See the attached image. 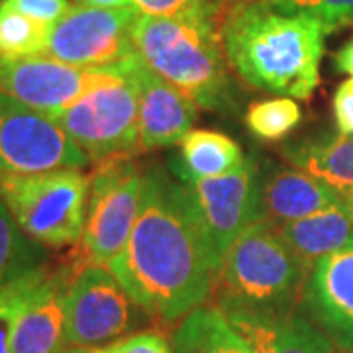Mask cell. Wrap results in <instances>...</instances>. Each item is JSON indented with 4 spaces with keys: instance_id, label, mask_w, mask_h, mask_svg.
<instances>
[{
    "instance_id": "obj_1",
    "label": "cell",
    "mask_w": 353,
    "mask_h": 353,
    "mask_svg": "<svg viewBox=\"0 0 353 353\" xmlns=\"http://www.w3.org/2000/svg\"><path fill=\"white\" fill-rule=\"evenodd\" d=\"M108 269L134 303L161 322L183 320L214 292L220 259L185 185L163 167L143 173L136 224Z\"/></svg>"
},
{
    "instance_id": "obj_2",
    "label": "cell",
    "mask_w": 353,
    "mask_h": 353,
    "mask_svg": "<svg viewBox=\"0 0 353 353\" xmlns=\"http://www.w3.org/2000/svg\"><path fill=\"white\" fill-rule=\"evenodd\" d=\"M326 28L304 14L283 12L255 0L220 28L228 65L248 87L308 101L320 83Z\"/></svg>"
},
{
    "instance_id": "obj_3",
    "label": "cell",
    "mask_w": 353,
    "mask_h": 353,
    "mask_svg": "<svg viewBox=\"0 0 353 353\" xmlns=\"http://www.w3.org/2000/svg\"><path fill=\"white\" fill-rule=\"evenodd\" d=\"M132 43L148 69L185 92L196 106L214 112L236 110L220 30L208 12L169 18L138 14Z\"/></svg>"
},
{
    "instance_id": "obj_4",
    "label": "cell",
    "mask_w": 353,
    "mask_h": 353,
    "mask_svg": "<svg viewBox=\"0 0 353 353\" xmlns=\"http://www.w3.org/2000/svg\"><path fill=\"white\" fill-rule=\"evenodd\" d=\"M308 271L269 220H259L220 259L216 306L220 310L279 312L301 303Z\"/></svg>"
},
{
    "instance_id": "obj_5",
    "label": "cell",
    "mask_w": 353,
    "mask_h": 353,
    "mask_svg": "<svg viewBox=\"0 0 353 353\" xmlns=\"http://www.w3.org/2000/svg\"><path fill=\"white\" fill-rule=\"evenodd\" d=\"M90 175L63 169L38 175H0V199L16 224L39 245L79 243L87 220Z\"/></svg>"
},
{
    "instance_id": "obj_6",
    "label": "cell",
    "mask_w": 353,
    "mask_h": 353,
    "mask_svg": "<svg viewBox=\"0 0 353 353\" xmlns=\"http://www.w3.org/2000/svg\"><path fill=\"white\" fill-rule=\"evenodd\" d=\"M134 157L112 155L94 165L85 230L73 261L81 269L87 265L108 267L126 248L138 218L145 173Z\"/></svg>"
},
{
    "instance_id": "obj_7",
    "label": "cell",
    "mask_w": 353,
    "mask_h": 353,
    "mask_svg": "<svg viewBox=\"0 0 353 353\" xmlns=\"http://www.w3.org/2000/svg\"><path fill=\"white\" fill-rule=\"evenodd\" d=\"M148 314L106 265H87L67 292V345L101 350L132 336Z\"/></svg>"
},
{
    "instance_id": "obj_8",
    "label": "cell",
    "mask_w": 353,
    "mask_h": 353,
    "mask_svg": "<svg viewBox=\"0 0 353 353\" xmlns=\"http://www.w3.org/2000/svg\"><path fill=\"white\" fill-rule=\"evenodd\" d=\"M55 122L94 161L141 153L138 88L124 75L114 85L88 90L57 114Z\"/></svg>"
},
{
    "instance_id": "obj_9",
    "label": "cell",
    "mask_w": 353,
    "mask_h": 353,
    "mask_svg": "<svg viewBox=\"0 0 353 353\" xmlns=\"http://www.w3.org/2000/svg\"><path fill=\"white\" fill-rule=\"evenodd\" d=\"M90 157L55 118L0 90V175H38L83 169Z\"/></svg>"
},
{
    "instance_id": "obj_10",
    "label": "cell",
    "mask_w": 353,
    "mask_h": 353,
    "mask_svg": "<svg viewBox=\"0 0 353 353\" xmlns=\"http://www.w3.org/2000/svg\"><path fill=\"white\" fill-rule=\"evenodd\" d=\"M134 8L71 4L51 28L43 55L81 69H114L134 55Z\"/></svg>"
},
{
    "instance_id": "obj_11",
    "label": "cell",
    "mask_w": 353,
    "mask_h": 353,
    "mask_svg": "<svg viewBox=\"0 0 353 353\" xmlns=\"http://www.w3.org/2000/svg\"><path fill=\"white\" fill-rule=\"evenodd\" d=\"M189 192L192 208L201 220L218 259L228 248L263 220L261 210V163L248 157L245 165L236 173L214 179L181 181Z\"/></svg>"
},
{
    "instance_id": "obj_12",
    "label": "cell",
    "mask_w": 353,
    "mask_h": 353,
    "mask_svg": "<svg viewBox=\"0 0 353 353\" xmlns=\"http://www.w3.org/2000/svg\"><path fill=\"white\" fill-rule=\"evenodd\" d=\"M122 81L116 69H81L46 55L0 57V90L55 118L88 90Z\"/></svg>"
},
{
    "instance_id": "obj_13",
    "label": "cell",
    "mask_w": 353,
    "mask_h": 353,
    "mask_svg": "<svg viewBox=\"0 0 353 353\" xmlns=\"http://www.w3.org/2000/svg\"><path fill=\"white\" fill-rule=\"evenodd\" d=\"M114 69L138 88L139 150L153 152L183 143L199 118L196 102L148 69L136 51Z\"/></svg>"
},
{
    "instance_id": "obj_14",
    "label": "cell",
    "mask_w": 353,
    "mask_h": 353,
    "mask_svg": "<svg viewBox=\"0 0 353 353\" xmlns=\"http://www.w3.org/2000/svg\"><path fill=\"white\" fill-rule=\"evenodd\" d=\"M301 306L341 352H353V248L332 253L310 269Z\"/></svg>"
},
{
    "instance_id": "obj_15",
    "label": "cell",
    "mask_w": 353,
    "mask_h": 353,
    "mask_svg": "<svg viewBox=\"0 0 353 353\" xmlns=\"http://www.w3.org/2000/svg\"><path fill=\"white\" fill-rule=\"evenodd\" d=\"M79 271L75 263L48 271L20 312L10 353H57L67 347V292Z\"/></svg>"
},
{
    "instance_id": "obj_16",
    "label": "cell",
    "mask_w": 353,
    "mask_h": 353,
    "mask_svg": "<svg viewBox=\"0 0 353 353\" xmlns=\"http://www.w3.org/2000/svg\"><path fill=\"white\" fill-rule=\"evenodd\" d=\"M257 353H334L330 338L306 314L292 310H222Z\"/></svg>"
},
{
    "instance_id": "obj_17",
    "label": "cell",
    "mask_w": 353,
    "mask_h": 353,
    "mask_svg": "<svg viewBox=\"0 0 353 353\" xmlns=\"http://www.w3.org/2000/svg\"><path fill=\"white\" fill-rule=\"evenodd\" d=\"M343 204L334 190L296 167L261 163V210L271 224H289Z\"/></svg>"
},
{
    "instance_id": "obj_18",
    "label": "cell",
    "mask_w": 353,
    "mask_h": 353,
    "mask_svg": "<svg viewBox=\"0 0 353 353\" xmlns=\"http://www.w3.org/2000/svg\"><path fill=\"white\" fill-rule=\"evenodd\" d=\"M273 226L308 273L320 259L353 248V214L345 202L303 220Z\"/></svg>"
},
{
    "instance_id": "obj_19",
    "label": "cell",
    "mask_w": 353,
    "mask_h": 353,
    "mask_svg": "<svg viewBox=\"0 0 353 353\" xmlns=\"http://www.w3.org/2000/svg\"><path fill=\"white\" fill-rule=\"evenodd\" d=\"M283 157L345 201L353 192V134L316 136L287 143Z\"/></svg>"
},
{
    "instance_id": "obj_20",
    "label": "cell",
    "mask_w": 353,
    "mask_h": 353,
    "mask_svg": "<svg viewBox=\"0 0 353 353\" xmlns=\"http://www.w3.org/2000/svg\"><path fill=\"white\" fill-rule=\"evenodd\" d=\"M248 161L241 148L234 139L212 132L192 130L181 143V159L175 165L181 181L190 179H214L236 173Z\"/></svg>"
},
{
    "instance_id": "obj_21",
    "label": "cell",
    "mask_w": 353,
    "mask_h": 353,
    "mask_svg": "<svg viewBox=\"0 0 353 353\" xmlns=\"http://www.w3.org/2000/svg\"><path fill=\"white\" fill-rule=\"evenodd\" d=\"M175 353H257L218 306H201L185 316L173 334Z\"/></svg>"
},
{
    "instance_id": "obj_22",
    "label": "cell",
    "mask_w": 353,
    "mask_h": 353,
    "mask_svg": "<svg viewBox=\"0 0 353 353\" xmlns=\"http://www.w3.org/2000/svg\"><path fill=\"white\" fill-rule=\"evenodd\" d=\"M46 253L38 241L28 238L0 199V285L12 283L43 267Z\"/></svg>"
},
{
    "instance_id": "obj_23",
    "label": "cell",
    "mask_w": 353,
    "mask_h": 353,
    "mask_svg": "<svg viewBox=\"0 0 353 353\" xmlns=\"http://www.w3.org/2000/svg\"><path fill=\"white\" fill-rule=\"evenodd\" d=\"M50 32V26L38 24L0 2V57L43 55Z\"/></svg>"
},
{
    "instance_id": "obj_24",
    "label": "cell",
    "mask_w": 353,
    "mask_h": 353,
    "mask_svg": "<svg viewBox=\"0 0 353 353\" xmlns=\"http://www.w3.org/2000/svg\"><path fill=\"white\" fill-rule=\"evenodd\" d=\"M303 120V110L287 97L255 102L245 114V126L263 141L285 139Z\"/></svg>"
},
{
    "instance_id": "obj_25",
    "label": "cell",
    "mask_w": 353,
    "mask_h": 353,
    "mask_svg": "<svg viewBox=\"0 0 353 353\" xmlns=\"http://www.w3.org/2000/svg\"><path fill=\"white\" fill-rule=\"evenodd\" d=\"M46 275H48V269L39 267L12 283L0 285V353H10L14 328L18 324L20 312L28 303L30 294L43 281Z\"/></svg>"
},
{
    "instance_id": "obj_26",
    "label": "cell",
    "mask_w": 353,
    "mask_h": 353,
    "mask_svg": "<svg viewBox=\"0 0 353 353\" xmlns=\"http://www.w3.org/2000/svg\"><path fill=\"white\" fill-rule=\"evenodd\" d=\"M283 12L304 14L318 20L326 32L353 24V0H269Z\"/></svg>"
},
{
    "instance_id": "obj_27",
    "label": "cell",
    "mask_w": 353,
    "mask_h": 353,
    "mask_svg": "<svg viewBox=\"0 0 353 353\" xmlns=\"http://www.w3.org/2000/svg\"><path fill=\"white\" fill-rule=\"evenodd\" d=\"M0 2L10 6L16 12L32 18L34 22L50 28L57 24L71 8L69 0H0Z\"/></svg>"
},
{
    "instance_id": "obj_28",
    "label": "cell",
    "mask_w": 353,
    "mask_h": 353,
    "mask_svg": "<svg viewBox=\"0 0 353 353\" xmlns=\"http://www.w3.org/2000/svg\"><path fill=\"white\" fill-rule=\"evenodd\" d=\"M132 8L139 16L169 18V16L208 12V0H132Z\"/></svg>"
},
{
    "instance_id": "obj_29",
    "label": "cell",
    "mask_w": 353,
    "mask_h": 353,
    "mask_svg": "<svg viewBox=\"0 0 353 353\" xmlns=\"http://www.w3.org/2000/svg\"><path fill=\"white\" fill-rule=\"evenodd\" d=\"M94 353H175L173 352V343L165 340L161 334L157 332H138L132 334L124 340H118L94 350Z\"/></svg>"
},
{
    "instance_id": "obj_30",
    "label": "cell",
    "mask_w": 353,
    "mask_h": 353,
    "mask_svg": "<svg viewBox=\"0 0 353 353\" xmlns=\"http://www.w3.org/2000/svg\"><path fill=\"white\" fill-rule=\"evenodd\" d=\"M334 118L341 134H353V77L343 81L334 94Z\"/></svg>"
},
{
    "instance_id": "obj_31",
    "label": "cell",
    "mask_w": 353,
    "mask_h": 353,
    "mask_svg": "<svg viewBox=\"0 0 353 353\" xmlns=\"http://www.w3.org/2000/svg\"><path fill=\"white\" fill-rule=\"evenodd\" d=\"M250 2H255V0H208V14L220 30L230 14H234L238 8Z\"/></svg>"
},
{
    "instance_id": "obj_32",
    "label": "cell",
    "mask_w": 353,
    "mask_h": 353,
    "mask_svg": "<svg viewBox=\"0 0 353 353\" xmlns=\"http://www.w3.org/2000/svg\"><path fill=\"white\" fill-rule=\"evenodd\" d=\"M334 65L340 73L353 77V38L334 55Z\"/></svg>"
},
{
    "instance_id": "obj_33",
    "label": "cell",
    "mask_w": 353,
    "mask_h": 353,
    "mask_svg": "<svg viewBox=\"0 0 353 353\" xmlns=\"http://www.w3.org/2000/svg\"><path fill=\"white\" fill-rule=\"evenodd\" d=\"M79 2L97 8H132V0H79Z\"/></svg>"
},
{
    "instance_id": "obj_34",
    "label": "cell",
    "mask_w": 353,
    "mask_h": 353,
    "mask_svg": "<svg viewBox=\"0 0 353 353\" xmlns=\"http://www.w3.org/2000/svg\"><path fill=\"white\" fill-rule=\"evenodd\" d=\"M57 353H94V350H85V347H73V345H67L61 352Z\"/></svg>"
},
{
    "instance_id": "obj_35",
    "label": "cell",
    "mask_w": 353,
    "mask_h": 353,
    "mask_svg": "<svg viewBox=\"0 0 353 353\" xmlns=\"http://www.w3.org/2000/svg\"><path fill=\"white\" fill-rule=\"evenodd\" d=\"M343 202H345V206L350 208V212H352V214H353V192H352V194H350V196H347V199H345V201H343Z\"/></svg>"
}]
</instances>
